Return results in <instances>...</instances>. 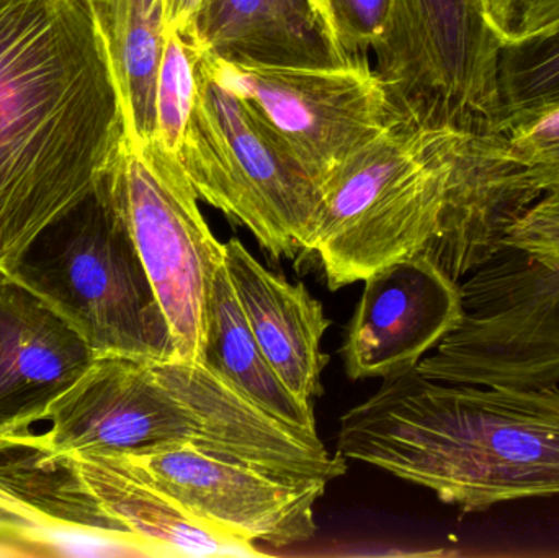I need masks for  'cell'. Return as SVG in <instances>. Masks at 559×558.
<instances>
[{
    "mask_svg": "<svg viewBox=\"0 0 559 558\" xmlns=\"http://www.w3.org/2000/svg\"><path fill=\"white\" fill-rule=\"evenodd\" d=\"M124 140L81 0H0V272L97 192Z\"/></svg>",
    "mask_w": 559,
    "mask_h": 558,
    "instance_id": "1",
    "label": "cell"
},
{
    "mask_svg": "<svg viewBox=\"0 0 559 558\" xmlns=\"http://www.w3.org/2000/svg\"><path fill=\"white\" fill-rule=\"evenodd\" d=\"M337 452L462 513L559 497V387L445 383L409 370L342 416Z\"/></svg>",
    "mask_w": 559,
    "mask_h": 558,
    "instance_id": "2",
    "label": "cell"
},
{
    "mask_svg": "<svg viewBox=\"0 0 559 558\" xmlns=\"http://www.w3.org/2000/svg\"><path fill=\"white\" fill-rule=\"evenodd\" d=\"M45 432L62 452L146 454L192 446L298 482L335 480L347 459L319 435L259 408L205 363L95 357L51 406Z\"/></svg>",
    "mask_w": 559,
    "mask_h": 558,
    "instance_id": "3",
    "label": "cell"
},
{
    "mask_svg": "<svg viewBox=\"0 0 559 558\" xmlns=\"http://www.w3.org/2000/svg\"><path fill=\"white\" fill-rule=\"evenodd\" d=\"M481 136L401 117L332 170L306 248L331 290L432 246L453 180Z\"/></svg>",
    "mask_w": 559,
    "mask_h": 558,
    "instance_id": "4",
    "label": "cell"
},
{
    "mask_svg": "<svg viewBox=\"0 0 559 558\" xmlns=\"http://www.w3.org/2000/svg\"><path fill=\"white\" fill-rule=\"evenodd\" d=\"M10 274L48 301L95 356L176 359L153 282L102 187L49 226Z\"/></svg>",
    "mask_w": 559,
    "mask_h": 558,
    "instance_id": "5",
    "label": "cell"
},
{
    "mask_svg": "<svg viewBox=\"0 0 559 558\" xmlns=\"http://www.w3.org/2000/svg\"><path fill=\"white\" fill-rule=\"evenodd\" d=\"M179 161L199 199L248 228L274 261L306 256L321 186L216 75L203 52L199 97Z\"/></svg>",
    "mask_w": 559,
    "mask_h": 558,
    "instance_id": "6",
    "label": "cell"
},
{
    "mask_svg": "<svg viewBox=\"0 0 559 558\" xmlns=\"http://www.w3.org/2000/svg\"><path fill=\"white\" fill-rule=\"evenodd\" d=\"M100 187L153 282L177 359L205 363L210 298L225 242L210 229L182 164L157 143L124 138Z\"/></svg>",
    "mask_w": 559,
    "mask_h": 558,
    "instance_id": "7",
    "label": "cell"
},
{
    "mask_svg": "<svg viewBox=\"0 0 559 558\" xmlns=\"http://www.w3.org/2000/svg\"><path fill=\"white\" fill-rule=\"evenodd\" d=\"M462 285V323L416 367L445 383L559 387V248L498 249Z\"/></svg>",
    "mask_w": 559,
    "mask_h": 558,
    "instance_id": "8",
    "label": "cell"
},
{
    "mask_svg": "<svg viewBox=\"0 0 559 558\" xmlns=\"http://www.w3.org/2000/svg\"><path fill=\"white\" fill-rule=\"evenodd\" d=\"M501 48L485 0H396L374 69L404 117L492 134Z\"/></svg>",
    "mask_w": 559,
    "mask_h": 558,
    "instance_id": "9",
    "label": "cell"
},
{
    "mask_svg": "<svg viewBox=\"0 0 559 558\" xmlns=\"http://www.w3.org/2000/svg\"><path fill=\"white\" fill-rule=\"evenodd\" d=\"M205 58L321 187L342 161L404 117L367 56L329 66L245 64Z\"/></svg>",
    "mask_w": 559,
    "mask_h": 558,
    "instance_id": "10",
    "label": "cell"
},
{
    "mask_svg": "<svg viewBox=\"0 0 559 558\" xmlns=\"http://www.w3.org/2000/svg\"><path fill=\"white\" fill-rule=\"evenodd\" d=\"M0 547L5 556L153 557L46 435H0Z\"/></svg>",
    "mask_w": 559,
    "mask_h": 558,
    "instance_id": "11",
    "label": "cell"
},
{
    "mask_svg": "<svg viewBox=\"0 0 559 558\" xmlns=\"http://www.w3.org/2000/svg\"><path fill=\"white\" fill-rule=\"evenodd\" d=\"M124 455L187 511L242 539L288 547L318 531L324 482L289 480L192 446Z\"/></svg>",
    "mask_w": 559,
    "mask_h": 558,
    "instance_id": "12",
    "label": "cell"
},
{
    "mask_svg": "<svg viewBox=\"0 0 559 558\" xmlns=\"http://www.w3.org/2000/svg\"><path fill=\"white\" fill-rule=\"evenodd\" d=\"M364 282L341 347L350 380H386L416 369L465 314L462 285L424 252Z\"/></svg>",
    "mask_w": 559,
    "mask_h": 558,
    "instance_id": "13",
    "label": "cell"
},
{
    "mask_svg": "<svg viewBox=\"0 0 559 558\" xmlns=\"http://www.w3.org/2000/svg\"><path fill=\"white\" fill-rule=\"evenodd\" d=\"M95 357L48 301L0 272V435L46 422Z\"/></svg>",
    "mask_w": 559,
    "mask_h": 558,
    "instance_id": "14",
    "label": "cell"
},
{
    "mask_svg": "<svg viewBox=\"0 0 559 558\" xmlns=\"http://www.w3.org/2000/svg\"><path fill=\"white\" fill-rule=\"evenodd\" d=\"M225 268L236 300L262 353L286 389L306 405L322 393L329 363L322 337L331 327L321 301L251 254L238 238L225 242Z\"/></svg>",
    "mask_w": 559,
    "mask_h": 558,
    "instance_id": "15",
    "label": "cell"
},
{
    "mask_svg": "<svg viewBox=\"0 0 559 558\" xmlns=\"http://www.w3.org/2000/svg\"><path fill=\"white\" fill-rule=\"evenodd\" d=\"M104 510L153 557H255L259 544L212 526L154 485L128 455L71 452Z\"/></svg>",
    "mask_w": 559,
    "mask_h": 558,
    "instance_id": "16",
    "label": "cell"
},
{
    "mask_svg": "<svg viewBox=\"0 0 559 558\" xmlns=\"http://www.w3.org/2000/svg\"><path fill=\"white\" fill-rule=\"evenodd\" d=\"M192 45L219 61L329 66L345 61L308 0H205Z\"/></svg>",
    "mask_w": 559,
    "mask_h": 558,
    "instance_id": "17",
    "label": "cell"
},
{
    "mask_svg": "<svg viewBox=\"0 0 559 558\" xmlns=\"http://www.w3.org/2000/svg\"><path fill=\"white\" fill-rule=\"evenodd\" d=\"M107 51L124 138L156 141V78L166 36V0H81Z\"/></svg>",
    "mask_w": 559,
    "mask_h": 558,
    "instance_id": "18",
    "label": "cell"
},
{
    "mask_svg": "<svg viewBox=\"0 0 559 558\" xmlns=\"http://www.w3.org/2000/svg\"><path fill=\"white\" fill-rule=\"evenodd\" d=\"M205 364L269 415L318 435L314 406L299 402L272 369L236 300L225 264L210 298Z\"/></svg>",
    "mask_w": 559,
    "mask_h": 558,
    "instance_id": "19",
    "label": "cell"
},
{
    "mask_svg": "<svg viewBox=\"0 0 559 558\" xmlns=\"http://www.w3.org/2000/svg\"><path fill=\"white\" fill-rule=\"evenodd\" d=\"M498 133L512 167V193L522 215L559 187V97L511 111L502 118Z\"/></svg>",
    "mask_w": 559,
    "mask_h": 558,
    "instance_id": "20",
    "label": "cell"
},
{
    "mask_svg": "<svg viewBox=\"0 0 559 558\" xmlns=\"http://www.w3.org/2000/svg\"><path fill=\"white\" fill-rule=\"evenodd\" d=\"M202 52L177 29L167 28L156 78V141L179 159L187 124L199 97Z\"/></svg>",
    "mask_w": 559,
    "mask_h": 558,
    "instance_id": "21",
    "label": "cell"
},
{
    "mask_svg": "<svg viewBox=\"0 0 559 558\" xmlns=\"http://www.w3.org/2000/svg\"><path fill=\"white\" fill-rule=\"evenodd\" d=\"M498 92L501 121L511 111L559 97V26L502 45Z\"/></svg>",
    "mask_w": 559,
    "mask_h": 558,
    "instance_id": "22",
    "label": "cell"
},
{
    "mask_svg": "<svg viewBox=\"0 0 559 558\" xmlns=\"http://www.w3.org/2000/svg\"><path fill=\"white\" fill-rule=\"evenodd\" d=\"M334 38L347 58L367 56L386 38L396 0H328Z\"/></svg>",
    "mask_w": 559,
    "mask_h": 558,
    "instance_id": "23",
    "label": "cell"
},
{
    "mask_svg": "<svg viewBox=\"0 0 559 558\" xmlns=\"http://www.w3.org/2000/svg\"><path fill=\"white\" fill-rule=\"evenodd\" d=\"M502 45L522 41L559 26V0H485Z\"/></svg>",
    "mask_w": 559,
    "mask_h": 558,
    "instance_id": "24",
    "label": "cell"
},
{
    "mask_svg": "<svg viewBox=\"0 0 559 558\" xmlns=\"http://www.w3.org/2000/svg\"><path fill=\"white\" fill-rule=\"evenodd\" d=\"M502 248L528 254L559 248V187L542 195L512 223L499 242L498 249Z\"/></svg>",
    "mask_w": 559,
    "mask_h": 558,
    "instance_id": "25",
    "label": "cell"
},
{
    "mask_svg": "<svg viewBox=\"0 0 559 558\" xmlns=\"http://www.w3.org/2000/svg\"><path fill=\"white\" fill-rule=\"evenodd\" d=\"M203 2L205 0H166L167 28L177 29L183 38L192 43Z\"/></svg>",
    "mask_w": 559,
    "mask_h": 558,
    "instance_id": "26",
    "label": "cell"
},
{
    "mask_svg": "<svg viewBox=\"0 0 559 558\" xmlns=\"http://www.w3.org/2000/svg\"><path fill=\"white\" fill-rule=\"evenodd\" d=\"M308 2L311 3L312 9H314V12L318 13L319 19L322 20L325 28H328L329 35L332 36V39H334L335 43L334 26H332V15L331 9H329L328 0H308ZM335 45H337V43H335ZM342 55H344V52H342Z\"/></svg>",
    "mask_w": 559,
    "mask_h": 558,
    "instance_id": "27",
    "label": "cell"
}]
</instances>
